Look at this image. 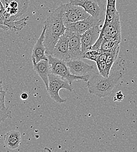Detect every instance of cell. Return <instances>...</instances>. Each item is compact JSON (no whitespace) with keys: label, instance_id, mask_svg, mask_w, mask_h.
Masks as SVG:
<instances>
[{"label":"cell","instance_id":"cell-1","mask_svg":"<svg viewBox=\"0 0 137 152\" xmlns=\"http://www.w3.org/2000/svg\"><path fill=\"white\" fill-rule=\"evenodd\" d=\"M45 35L44 45L46 48V53L50 55L60 38L66 30L62 18V6L56 9L44 22Z\"/></svg>","mask_w":137,"mask_h":152},{"label":"cell","instance_id":"cell-2","mask_svg":"<svg viewBox=\"0 0 137 152\" xmlns=\"http://www.w3.org/2000/svg\"><path fill=\"white\" fill-rule=\"evenodd\" d=\"M123 76V74L121 72H117L107 77L95 73L90 76L86 81L89 93L100 98L107 97L111 94Z\"/></svg>","mask_w":137,"mask_h":152},{"label":"cell","instance_id":"cell-3","mask_svg":"<svg viewBox=\"0 0 137 152\" xmlns=\"http://www.w3.org/2000/svg\"><path fill=\"white\" fill-rule=\"evenodd\" d=\"M104 40H121V27L119 12H117L112 22L105 26H102L98 40L91 49L99 51Z\"/></svg>","mask_w":137,"mask_h":152},{"label":"cell","instance_id":"cell-4","mask_svg":"<svg viewBox=\"0 0 137 152\" xmlns=\"http://www.w3.org/2000/svg\"><path fill=\"white\" fill-rule=\"evenodd\" d=\"M47 57L51 66V73L64 78L67 80L71 85H72V82L75 80H81L86 82L89 80L90 77L89 75L79 76L72 75L70 72L65 61L59 60L51 55H49Z\"/></svg>","mask_w":137,"mask_h":152},{"label":"cell","instance_id":"cell-5","mask_svg":"<svg viewBox=\"0 0 137 152\" xmlns=\"http://www.w3.org/2000/svg\"><path fill=\"white\" fill-rule=\"evenodd\" d=\"M1 1L5 7L3 17L5 20H17L28 10L29 0H1Z\"/></svg>","mask_w":137,"mask_h":152},{"label":"cell","instance_id":"cell-6","mask_svg":"<svg viewBox=\"0 0 137 152\" xmlns=\"http://www.w3.org/2000/svg\"><path fill=\"white\" fill-rule=\"evenodd\" d=\"M62 88L70 91H73L72 85L67 80L60 76L50 73L49 75V88L47 91L50 98L59 104L66 101V99L62 98L59 95V91Z\"/></svg>","mask_w":137,"mask_h":152},{"label":"cell","instance_id":"cell-7","mask_svg":"<svg viewBox=\"0 0 137 152\" xmlns=\"http://www.w3.org/2000/svg\"><path fill=\"white\" fill-rule=\"evenodd\" d=\"M61 6L62 18L65 27L71 23L85 19L89 15L82 7L70 2L64 4Z\"/></svg>","mask_w":137,"mask_h":152},{"label":"cell","instance_id":"cell-8","mask_svg":"<svg viewBox=\"0 0 137 152\" xmlns=\"http://www.w3.org/2000/svg\"><path fill=\"white\" fill-rule=\"evenodd\" d=\"M50 55L65 62L71 58L69 52L68 36L65 32L59 38Z\"/></svg>","mask_w":137,"mask_h":152},{"label":"cell","instance_id":"cell-9","mask_svg":"<svg viewBox=\"0 0 137 152\" xmlns=\"http://www.w3.org/2000/svg\"><path fill=\"white\" fill-rule=\"evenodd\" d=\"M70 2L82 7L90 15L100 19L102 11V4L100 0H70Z\"/></svg>","mask_w":137,"mask_h":152},{"label":"cell","instance_id":"cell-10","mask_svg":"<svg viewBox=\"0 0 137 152\" xmlns=\"http://www.w3.org/2000/svg\"><path fill=\"white\" fill-rule=\"evenodd\" d=\"M65 32L69 39V52L71 58H83L81 47V35L67 28Z\"/></svg>","mask_w":137,"mask_h":152},{"label":"cell","instance_id":"cell-11","mask_svg":"<svg viewBox=\"0 0 137 152\" xmlns=\"http://www.w3.org/2000/svg\"><path fill=\"white\" fill-rule=\"evenodd\" d=\"M100 25L94 26L87 30L81 35V47L83 55L85 52L90 50L98 40L100 34Z\"/></svg>","mask_w":137,"mask_h":152},{"label":"cell","instance_id":"cell-12","mask_svg":"<svg viewBox=\"0 0 137 152\" xmlns=\"http://www.w3.org/2000/svg\"><path fill=\"white\" fill-rule=\"evenodd\" d=\"M101 21V19L95 18L89 15L85 19L70 24L66 27V28L82 35L90 28L100 25Z\"/></svg>","mask_w":137,"mask_h":152},{"label":"cell","instance_id":"cell-13","mask_svg":"<svg viewBox=\"0 0 137 152\" xmlns=\"http://www.w3.org/2000/svg\"><path fill=\"white\" fill-rule=\"evenodd\" d=\"M66 63L70 72L76 76H88L94 69L93 66L85 63L81 58H70Z\"/></svg>","mask_w":137,"mask_h":152},{"label":"cell","instance_id":"cell-14","mask_svg":"<svg viewBox=\"0 0 137 152\" xmlns=\"http://www.w3.org/2000/svg\"><path fill=\"white\" fill-rule=\"evenodd\" d=\"M33 69L43 81L47 90L49 88V75L51 73V66L49 60H41L38 62L32 60Z\"/></svg>","mask_w":137,"mask_h":152},{"label":"cell","instance_id":"cell-15","mask_svg":"<svg viewBox=\"0 0 137 152\" xmlns=\"http://www.w3.org/2000/svg\"><path fill=\"white\" fill-rule=\"evenodd\" d=\"M45 30V28L43 26L42 32L32 50V60H35L36 62H38L41 60L48 59V57L46 55V48L44 45Z\"/></svg>","mask_w":137,"mask_h":152},{"label":"cell","instance_id":"cell-16","mask_svg":"<svg viewBox=\"0 0 137 152\" xmlns=\"http://www.w3.org/2000/svg\"><path fill=\"white\" fill-rule=\"evenodd\" d=\"M4 138L5 146L8 149H16L20 145L21 134L18 131L13 130L7 132Z\"/></svg>","mask_w":137,"mask_h":152},{"label":"cell","instance_id":"cell-17","mask_svg":"<svg viewBox=\"0 0 137 152\" xmlns=\"http://www.w3.org/2000/svg\"><path fill=\"white\" fill-rule=\"evenodd\" d=\"M117 12L116 0H107L105 19L103 26H107L112 22Z\"/></svg>","mask_w":137,"mask_h":152},{"label":"cell","instance_id":"cell-18","mask_svg":"<svg viewBox=\"0 0 137 152\" xmlns=\"http://www.w3.org/2000/svg\"><path fill=\"white\" fill-rule=\"evenodd\" d=\"M121 40H104L101 44L99 52H109L120 46Z\"/></svg>","mask_w":137,"mask_h":152},{"label":"cell","instance_id":"cell-19","mask_svg":"<svg viewBox=\"0 0 137 152\" xmlns=\"http://www.w3.org/2000/svg\"><path fill=\"white\" fill-rule=\"evenodd\" d=\"M120 46L117 47L116 48H115V49L112 50V51L108 52L107 56V58L106 60V63L107 65V69L109 70V72H110L111 69L114 64V63L115 62V61L116 60L120 52Z\"/></svg>","mask_w":137,"mask_h":152},{"label":"cell","instance_id":"cell-20","mask_svg":"<svg viewBox=\"0 0 137 152\" xmlns=\"http://www.w3.org/2000/svg\"><path fill=\"white\" fill-rule=\"evenodd\" d=\"M98 55H99V51L96 50L90 49L84 53L83 55V58H86V59L96 62Z\"/></svg>","mask_w":137,"mask_h":152},{"label":"cell","instance_id":"cell-21","mask_svg":"<svg viewBox=\"0 0 137 152\" xmlns=\"http://www.w3.org/2000/svg\"><path fill=\"white\" fill-rule=\"evenodd\" d=\"M96 65L100 75L104 77H107L109 76L110 72H109L107 69L106 61L97 63Z\"/></svg>","mask_w":137,"mask_h":152},{"label":"cell","instance_id":"cell-22","mask_svg":"<svg viewBox=\"0 0 137 152\" xmlns=\"http://www.w3.org/2000/svg\"><path fill=\"white\" fill-rule=\"evenodd\" d=\"M11 118V111L8 108L0 109V124L8 118Z\"/></svg>","mask_w":137,"mask_h":152},{"label":"cell","instance_id":"cell-23","mask_svg":"<svg viewBox=\"0 0 137 152\" xmlns=\"http://www.w3.org/2000/svg\"><path fill=\"white\" fill-rule=\"evenodd\" d=\"M108 52H99V55H98V59L96 61L97 63H100L103 61H105L107 58Z\"/></svg>","mask_w":137,"mask_h":152},{"label":"cell","instance_id":"cell-24","mask_svg":"<svg viewBox=\"0 0 137 152\" xmlns=\"http://www.w3.org/2000/svg\"><path fill=\"white\" fill-rule=\"evenodd\" d=\"M5 95H6V91H3L0 93V109L5 108Z\"/></svg>","mask_w":137,"mask_h":152},{"label":"cell","instance_id":"cell-25","mask_svg":"<svg viewBox=\"0 0 137 152\" xmlns=\"http://www.w3.org/2000/svg\"><path fill=\"white\" fill-rule=\"evenodd\" d=\"M124 98V95L121 91H120L116 94V96L114 98V101L120 102V101H121Z\"/></svg>","mask_w":137,"mask_h":152},{"label":"cell","instance_id":"cell-26","mask_svg":"<svg viewBox=\"0 0 137 152\" xmlns=\"http://www.w3.org/2000/svg\"><path fill=\"white\" fill-rule=\"evenodd\" d=\"M4 12H5V7L1 0H0V14H3Z\"/></svg>","mask_w":137,"mask_h":152},{"label":"cell","instance_id":"cell-27","mask_svg":"<svg viewBox=\"0 0 137 152\" xmlns=\"http://www.w3.org/2000/svg\"><path fill=\"white\" fill-rule=\"evenodd\" d=\"M20 98L23 100H26L28 98V94L26 93H23L20 95Z\"/></svg>","mask_w":137,"mask_h":152},{"label":"cell","instance_id":"cell-28","mask_svg":"<svg viewBox=\"0 0 137 152\" xmlns=\"http://www.w3.org/2000/svg\"><path fill=\"white\" fill-rule=\"evenodd\" d=\"M3 91H4V90H3V87L2 85V81L0 80V93Z\"/></svg>","mask_w":137,"mask_h":152}]
</instances>
